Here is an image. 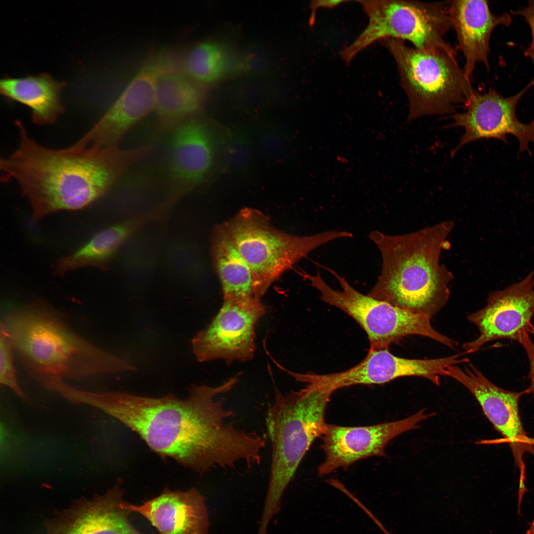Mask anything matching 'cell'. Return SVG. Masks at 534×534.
Wrapping results in <instances>:
<instances>
[{
	"label": "cell",
	"instance_id": "9c48e42d",
	"mask_svg": "<svg viewBox=\"0 0 534 534\" xmlns=\"http://www.w3.org/2000/svg\"><path fill=\"white\" fill-rule=\"evenodd\" d=\"M323 267L337 279L340 290L328 285L318 270L312 275L304 272L303 276L319 291L321 300L342 310L361 326L367 335L370 350L388 349L391 344L410 335L427 337L452 349L457 345L456 341L436 330L430 318L363 295L344 277Z\"/></svg>",
	"mask_w": 534,
	"mask_h": 534
},
{
	"label": "cell",
	"instance_id": "836d02e7",
	"mask_svg": "<svg viewBox=\"0 0 534 534\" xmlns=\"http://www.w3.org/2000/svg\"><path fill=\"white\" fill-rule=\"evenodd\" d=\"M526 443L528 445L534 447V438H531L528 436L526 439Z\"/></svg>",
	"mask_w": 534,
	"mask_h": 534
},
{
	"label": "cell",
	"instance_id": "cb8c5ba5",
	"mask_svg": "<svg viewBox=\"0 0 534 534\" xmlns=\"http://www.w3.org/2000/svg\"><path fill=\"white\" fill-rule=\"evenodd\" d=\"M212 254L223 298L256 299L250 267L221 225L214 230Z\"/></svg>",
	"mask_w": 534,
	"mask_h": 534
},
{
	"label": "cell",
	"instance_id": "6da1fadb",
	"mask_svg": "<svg viewBox=\"0 0 534 534\" xmlns=\"http://www.w3.org/2000/svg\"><path fill=\"white\" fill-rule=\"evenodd\" d=\"M238 377L214 387L192 385L184 399L172 393L152 398L119 391L96 394L93 405L136 432L161 456L198 473L241 462L252 466L260 463L266 440L237 427L221 397Z\"/></svg>",
	"mask_w": 534,
	"mask_h": 534
},
{
	"label": "cell",
	"instance_id": "7a4b0ae2",
	"mask_svg": "<svg viewBox=\"0 0 534 534\" xmlns=\"http://www.w3.org/2000/svg\"><path fill=\"white\" fill-rule=\"evenodd\" d=\"M16 125L19 145L1 160L0 169L4 180L16 181L29 202L32 223L58 212L88 207L152 151L150 145L122 149L74 144L50 149L32 138L20 121Z\"/></svg>",
	"mask_w": 534,
	"mask_h": 534
},
{
	"label": "cell",
	"instance_id": "d6a6232c",
	"mask_svg": "<svg viewBox=\"0 0 534 534\" xmlns=\"http://www.w3.org/2000/svg\"><path fill=\"white\" fill-rule=\"evenodd\" d=\"M526 534H534V519L531 523Z\"/></svg>",
	"mask_w": 534,
	"mask_h": 534
},
{
	"label": "cell",
	"instance_id": "83f0119b",
	"mask_svg": "<svg viewBox=\"0 0 534 534\" xmlns=\"http://www.w3.org/2000/svg\"><path fill=\"white\" fill-rule=\"evenodd\" d=\"M257 142L261 154L268 160L280 159L286 146L281 128L272 123H265L260 127Z\"/></svg>",
	"mask_w": 534,
	"mask_h": 534
},
{
	"label": "cell",
	"instance_id": "5bb4252c",
	"mask_svg": "<svg viewBox=\"0 0 534 534\" xmlns=\"http://www.w3.org/2000/svg\"><path fill=\"white\" fill-rule=\"evenodd\" d=\"M422 409L397 421L364 426L327 424L321 436V447L325 455L318 467L320 476L339 468L345 469L356 461L372 456H385V448L395 437L419 428V423L435 415Z\"/></svg>",
	"mask_w": 534,
	"mask_h": 534
},
{
	"label": "cell",
	"instance_id": "4fadbf2b",
	"mask_svg": "<svg viewBox=\"0 0 534 534\" xmlns=\"http://www.w3.org/2000/svg\"><path fill=\"white\" fill-rule=\"evenodd\" d=\"M169 65L162 56L146 61L108 110L77 143L82 146L117 147L137 122L155 110L156 82Z\"/></svg>",
	"mask_w": 534,
	"mask_h": 534
},
{
	"label": "cell",
	"instance_id": "8992f818",
	"mask_svg": "<svg viewBox=\"0 0 534 534\" xmlns=\"http://www.w3.org/2000/svg\"><path fill=\"white\" fill-rule=\"evenodd\" d=\"M392 55L409 102L408 119L454 112L477 92L457 61L456 52L420 50L404 41H380Z\"/></svg>",
	"mask_w": 534,
	"mask_h": 534
},
{
	"label": "cell",
	"instance_id": "3957f363",
	"mask_svg": "<svg viewBox=\"0 0 534 534\" xmlns=\"http://www.w3.org/2000/svg\"><path fill=\"white\" fill-rule=\"evenodd\" d=\"M1 322L28 374L47 387L66 379L136 369L130 361L81 336L59 311L40 298Z\"/></svg>",
	"mask_w": 534,
	"mask_h": 534
},
{
	"label": "cell",
	"instance_id": "e0dca14e",
	"mask_svg": "<svg viewBox=\"0 0 534 534\" xmlns=\"http://www.w3.org/2000/svg\"><path fill=\"white\" fill-rule=\"evenodd\" d=\"M119 485L103 494L75 499L44 520L45 534H144L132 524Z\"/></svg>",
	"mask_w": 534,
	"mask_h": 534
},
{
	"label": "cell",
	"instance_id": "f546056e",
	"mask_svg": "<svg viewBox=\"0 0 534 534\" xmlns=\"http://www.w3.org/2000/svg\"><path fill=\"white\" fill-rule=\"evenodd\" d=\"M513 14L523 17L529 25L532 33V42L531 45L534 46V0L529 1L525 7L511 12Z\"/></svg>",
	"mask_w": 534,
	"mask_h": 534
},
{
	"label": "cell",
	"instance_id": "2e32d148",
	"mask_svg": "<svg viewBox=\"0 0 534 534\" xmlns=\"http://www.w3.org/2000/svg\"><path fill=\"white\" fill-rule=\"evenodd\" d=\"M534 315V269L522 280L490 293L483 309L468 316L479 329V336L465 343L466 353L478 351L486 343L501 339L518 342L533 325Z\"/></svg>",
	"mask_w": 534,
	"mask_h": 534
},
{
	"label": "cell",
	"instance_id": "30bf717a",
	"mask_svg": "<svg viewBox=\"0 0 534 534\" xmlns=\"http://www.w3.org/2000/svg\"><path fill=\"white\" fill-rule=\"evenodd\" d=\"M265 312L261 300L223 298L211 323L191 340L197 360L222 359L231 363L251 360L255 350V326Z\"/></svg>",
	"mask_w": 534,
	"mask_h": 534
},
{
	"label": "cell",
	"instance_id": "44dd1931",
	"mask_svg": "<svg viewBox=\"0 0 534 534\" xmlns=\"http://www.w3.org/2000/svg\"><path fill=\"white\" fill-rule=\"evenodd\" d=\"M202 86L172 65L160 74L154 110L161 131L172 132L194 118L204 99Z\"/></svg>",
	"mask_w": 534,
	"mask_h": 534
},
{
	"label": "cell",
	"instance_id": "d4e9b609",
	"mask_svg": "<svg viewBox=\"0 0 534 534\" xmlns=\"http://www.w3.org/2000/svg\"><path fill=\"white\" fill-rule=\"evenodd\" d=\"M232 65L231 57L222 45L206 41L195 45L188 52L182 71L203 85L222 79L230 72Z\"/></svg>",
	"mask_w": 534,
	"mask_h": 534
},
{
	"label": "cell",
	"instance_id": "d6986e66",
	"mask_svg": "<svg viewBox=\"0 0 534 534\" xmlns=\"http://www.w3.org/2000/svg\"><path fill=\"white\" fill-rule=\"evenodd\" d=\"M128 507L147 519L158 534H209L205 498L194 488L185 491L165 488L141 505L128 503Z\"/></svg>",
	"mask_w": 534,
	"mask_h": 534
},
{
	"label": "cell",
	"instance_id": "1f68e13d",
	"mask_svg": "<svg viewBox=\"0 0 534 534\" xmlns=\"http://www.w3.org/2000/svg\"><path fill=\"white\" fill-rule=\"evenodd\" d=\"M526 55L531 58L534 65V46L530 45V47L526 51ZM531 82L533 86H534V78Z\"/></svg>",
	"mask_w": 534,
	"mask_h": 534
},
{
	"label": "cell",
	"instance_id": "ba28073f",
	"mask_svg": "<svg viewBox=\"0 0 534 534\" xmlns=\"http://www.w3.org/2000/svg\"><path fill=\"white\" fill-rule=\"evenodd\" d=\"M357 1L362 6L368 23L356 39L340 52L346 63L370 45L386 39L407 41L420 50L456 52L444 38L451 26L447 4L397 0Z\"/></svg>",
	"mask_w": 534,
	"mask_h": 534
},
{
	"label": "cell",
	"instance_id": "4dcf8cb0",
	"mask_svg": "<svg viewBox=\"0 0 534 534\" xmlns=\"http://www.w3.org/2000/svg\"><path fill=\"white\" fill-rule=\"evenodd\" d=\"M347 1L346 0H313L311 2L310 7L312 10V14L310 19V23H313L314 19V15H315V12L319 8H333L338 6L342 3Z\"/></svg>",
	"mask_w": 534,
	"mask_h": 534
},
{
	"label": "cell",
	"instance_id": "7c38bea8",
	"mask_svg": "<svg viewBox=\"0 0 534 534\" xmlns=\"http://www.w3.org/2000/svg\"><path fill=\"white\" fill-rule=\"evenodd\" d=\"M533 86L531 82L516 94L504 97L494 89L483 93L476 92L464 104L465 111L452 116L451 127H461L464 134L451 155L465 145L481 139L494 138L507 142L506 135L515 136L519 151H528L534 143V122L525 124L516 117L517 105L524 94Z\"/></svg>",
	"mask_w": 534,
	"mask_h": 534
},
{
	"label": "cell",
	"instance_id": "f1b7e54d",
	"mask_svg": "<svg viewBox=\"0 0 534 534\" xmlns=\"http://www.w3.org/2000/svg\"><path fill=\"white\" fill-rule=\"evenodd\" d=\"M518 342L522 346L527 355L529 362L528 379L530 386L525 389L527 394H534V326L533 325L528 332H525Z\"/></svg>",
	"mask_w": 534,
	"mask_h": 534
},
{
	"label": "cell",
	"instance_id": "4316f807",
	"mask_svg": "<svg viewBox=\"0 0 534 534\" xmlns=\"http://www.w3.org/2000/svg\"><path fill=\"white\" fill-rule=\"evenodd\" d=\"M14 350L12 342L1 322L0 329V383L21 397L24 394L17 381L14 363Z\"/></svg>",
	"mask_w": 534,
	"mask_h": 534
},
{
	"label": "cell",
	"instance_id": "5b68a950",
	"mask_svg": "<svg viewBox=\"0 0 534 534\" xmlns=\"http://www.w3.org/2000/svg\"><path fill=\"white\" fill-rule=\"evenodd\" d=\"M332 393L309 385L284 394L276 389L266 416L272 447L268 490L262 513L271 519L281 510V499L314 441L327 425L326 407Z\"/></svg>",
	"mask_w": 534,
	"mask_h": 534
},
{
	"label": "cell",
	"instance_id": "8fae6325",
	"mask_svg": "<svg viewBox=\"0 0 534 534\" xmlns=\"http://www.w3.org/2000/svg\"><path fill=\"white\" fill-rule=\"evenodd\" d=\"M207 122L192 118L173 131L168 153V190L162 203L169 209L204 182L215 164L220 138Z\"/></svg>",
	"mask_w": 534,
	"mask_h": 534
},
{
	"label": "cell",
	"instance_id": "9a60e30c",
	"mask_svg": "<svg viewBox=\"0 0 534 534\" xmlns=\"http://www.w3.org/2000/svg\"><path fill=\"white\" fill-rule=\"evenodd\" d=\"M445 373L460 383L473 394L486 417L508 444L520 471L519 489L525 490L524 455L526 452L534 454L533 446L526 443L528 436L519 414L520 399L527 394L526 390L518 392L501 388L490 382L472 364H469L464 369L456 365L449 366Z\"/></svg>",
	"mask_w": 534,
	"mask_h": 534
},
{
	"label": "cell",
	"instance_id": "52a82bcc",
	"mask_svg": "<svg viewBox=\"0 0 534 534\" xmlns=\"http://www.w3.org/2000/svg\"><path fill=\"white\" fill-rule=\"evenodd\" d=\"M221 226L250 267L254 297L259 300L274 281L312 251L334 240L353 236L351 232L336 230L291 235L272 226L260 211L247 208Z\"/></svg>",
	"mask_w": 534,
	"mask_h": 534
},
{
	"label": "cell",
	"instance_id": "ac0fdd59",
	"mask_svg": "<svg viewBox=\"0 0 534 534\" xmlns=\"http://www.w3.org/2000/svg\"><path fill=\"white\" fill-rule=\"evenodd\" d=\"M458 363L455 355L434 359H408L396 356L388 349L369 350L356 365L343 371L320 374L319 382L332 392L354 385L383 384L405 376L422 377L439 385V376H445L447 367Z\"/></svg>",
	"mask_w": 534,
	"mask_h": 534
},
{
	"label": "cell",
	"instance_id": "603a6c76",
	"mask_svg": "<svg viewBox=\"0 0 534 534\" xmlns=\"http://www.w3.org/2000/svg\"><path fill=\"white\" fill-rule=\"evenodd\" d=\"M136 229L135 223L129 220L102 230L75 252L60 258L54 266L53 273L62 276L84 267L107 269L119 248Z\"/></svg>",
	"mask_w": 534,
	"mask_h": 534
},
{
	"label": "cell",
	"instance_id": "277c9868",
	"mask_svg": "<svg viewBox=\"0 0 534 534\" xmlns=\"http://www.w3.org/2000/svg\"><path fill=\"white\" fill-rule=\"evenodd\" d=\"M452 227L445 222L403 235L372 231L369 238L380 251L382 267L368 295L431 319L449 296L452 275L440 259Z\"/></svg>",
	"mask_w": 534,
	"mask_h": 534
},
{
	"label": "cell",
	"instance_id": "7402d4cb",
	"mask_svg": "<svg viewBox=\"0 0 534 534\" xmlns=\"http://www.w3.org/2000/svg\"><path fill=\"white\" fill-rule=\"evenodd\" d=\"M66 85L47 73L1 80V94L29 107L33 122L39 125L54 123L64 111L60 93Z\"/></svg>",
	"mask_w": 534,
	"mask_h": 534
},
{
	"label": "cell",
	"instance_id": "ffe728a7",
	"mask_svg": "<svg viewBox=\"0 0 534 534\" xmlns=\"http://www.w3.org/2000/svg\"><path fill=\"white\" fill-rule=\"evenodd\" d=\"M448 11L456 34L457 47L465 58L463 69L471 79L477 63H483L489 68L491 33L498 26H509L512 18L508 13L493 14L488 1L484 0L451 1Z\"/></svg>",
	"mask_w": 534,
	"mask_h": 534
},
{
	"label": "cell",
	"instance_id": "484cf974",
	"mask_svg": "<svg viewBox=\"0 0 534 534\" xmlns=\"http://www.w3.org/2000/svg\"><path fill=\"white\" fill-rule=\"evenodd\" d=\"M253 138L249 131L237 128L230 132L226 141V154L230 169L237 174L249 172L253 160Z\"/></svg>",
	"mask_w": 534,
	"mask_h": 534
}]
</instances>
